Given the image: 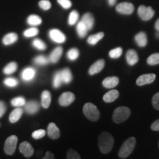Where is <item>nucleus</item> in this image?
Wrapping results in <instances>:
<instances>
[{"mask_svg": "<svg viewBox=\"0 0 159 159\" xmlns=\"http://www.w3.org/2000/svg\"><path fill=\"white\" fill-rule=\"evenodd\" d=\"M114 139L108 132H102L99 135L98 139V144L101 152L107 154L111 152L114 146Z\"/></svg>", "mask_w": 159, "mask_h": 159, "instance_id": "obj_1", "label": "nucleus"}, {"mask_svg": "<svg viewBox=\"0 0 159 159\" xmlns=\"http://www.w3.org/2000/svg\"><path fill=\"white\" fill-rule=\"evenodd\" d=\"M136 141L134 137H130L127 139L125 142L123 143L122 147L119 152V157L120 158H126L132 153L134 151L135 146H136Z\"/></svg>", "mask_w": 159, "mask_h": 159, "instance_id": "obj_2", "label": "nucleus"}, {"mask_svg": "<svg viewBox=\"0 0 159 159\" xmlns=\"http://www.w3.org/2000/svg\"><path fill=\"white\" fill-rule=\"evenodd\" d=\"M130 115V110L128 107H119L115 109V111L113 113L112 119L115 123L119 124L125 122V120L128 119V117Z\"/></svg>", "mask_w": 159, "mask_h": 159, "instance_id": "obj_3", "label": "nucleus"}, {"mask_svg": "<svg viewBox=\"0 0 159 159\" xmlns=\"http://www.w3.org/2000/svg\"><path fill=\"white\" fill-rule=\"evenodd\" d=\"M83 114L89 120L96 122L99 118V111L96 105L91 102L85 103L83 108Z\"/></svg>", "mask_w": 159, "mask_h": 159, "instance_id": "obj_4", "label": "nucleus"}, {"mask_svg": "<svg viewBox=\"0 0 159 159\" xmlns=\"http://www.w3.org/2000/svg\"><path fill=\"white\" fill-rule=\"evenodd\" d=\"M18 144V138L16 136L12 135L6 139L4 146V151L7 155L11 156L15 152Z\"/></svg>", "mask_w": 159, "mask_h": 159, "instance_id": "obj_5", "label": "nucleus"}, {"mask_svg": "<svg viewBox=\"0 0 159 159\" xmlns=\"http://www.w3.org/2000/svg\"><path fill=\"white\" fill-rule=\"evenodd\" d=\"M138 15L143 21H149L154 16L155 11L151 7L141 5L138 9Z\"/></svg>", "mask_w": 159, "mask_h": 159, "instance_id": "obj_6", "label": "nucleus"}, {"mask_svg": "<svg viewBox=\"0 0 159 159\" xmlns=\"http://www.w3.org/2000/svg\"><path fill=\"white\" fill-rule=\"evenodd\" d=\"M49 36L52 41L57 43H64L66 40V35L57 29H52L49 31Z\"/></svg>", "mask_w": 159, "mask_h": 159, "instance_id": "obj_7", "label": "nucleus"}, {"mask_svg": "<svg viewBox=\"0 0 159 159\" xmlns=\"http://www.w3.org/2000/svg\"><path fill=\"white\" fill-rule=\"evenodd\" d=\"M116 11L123 15H130L134 13V6L130 2H122L117 5L116 7Z\"/></svg>", "mask_w": 159, "mask_h": 159, "instance_id": "obj_8", "label": "nucleus"}, {"mask_svg": "<svg viewBox=\"0 0 159 159\" xmlns=\"http://www.w3.org/2000/svg\"><path fill=\"white\" fill-rule=\"evenodd\" d=\"M75 96L73 93L69 92V91H66V92L63 93L59 97L58 102L59 104L61 106L66 107L69 106V105H71V103L75 101Z\"/></svg>", "mask_w": 159, "mask_h": 159, "instance_id": "obj_9", "label": "nucleus"}, {"mask_svg": "<svg viewBox=\"0 0 159 159\" xmlns=\"http://www.w3.org/2000/svg\"><path fill=\"white\" fill-rule=\"evenodd\" d=\"M156 77V75L152 74V73L141 75L136 80V84L139 85V86H142V85L147 84H150V83L154 82Z\"/></svg>", "mask_w": 159, "mask_h": 159, "instance_id": "obj_10", "label": "nucleus"}, {"mask_svg": "<svg viewBox=\"0 0 159 159\" xmlns=\"http://www.w3.org/2000/svg\"><path fill=\"white\" fill-rule=\"evenodd\" d=\"M36 75V70L33 67H27L21 73V77L25 82H30Z\"/></svg>", "mask_w": 159, "mask_h": 159, "instance_id": "obj_11", "label": "nucleus"}, {"mask_svg": "<svg viewBox=\"0 0 159 159\" xmlns=\"http://www.w3.org/2000/svg\"><path fill=\"white\" fill-rule=\"evenodd\" d=\"M19 151L26 158H30L34 153V149L32 147V145L27 142H23L20 144Z\"/></svg>", "mask_w": 159, "mask_h": 159, "instance_id": "obj_12", "label": "nucleus"}, {"mask_svg": "<svg viewBox=\"0 0 159 159\" xmlns=\"http://www.w3.org/2000/svg\"><path fill=\"white\" fill-rule=\"evenodd\" d=\"M25 111L27 114L33 115L36 114L38 111H39L40 105L39 102L35 100H30L28 102L25 103Z\"/></svg>", "mask_w": 159, "mask_h": 159, "instance_id": "obj_13", "label": "nucleus"}, {"mask_svg": "<svg viewBox=\"0 0 159 159\" xmlns=\"http://www.w3.org/2000/svg\"><path fill=\"white\" fill-rule=\"evenodd\" d=\"M63 54V48L61 47H57L53 49L48 57L49 61L52 63H56L61 59Z\"/></svg>", "mask_w": 159, "mask_h": 159, "instance_id": "obj_14", "label": "nucleus"}, {"mask_svg": "<svg viewBox=\"0 0 159 159\" xmlns=\"http://www.w3.org/2000/svg\"><path fill=\"white\" fill-rule=\"evenodd\" d=\"M104 66H105L104 60L102 59L99 60V61H96L94 64L91 66V67L89 68V75H94L98 74L99 72H100V71L102 70L103 68H104Z\"/></svg>", "mask_w": 159, "mask_h": 159, "instance_id": "obj_15", "label": "nucleus"}, {"mask_svg": "<svg viewBox=\"0 0 159 159\" xmlns=\"http://www.w3.org/2000/svg\"><path fill=\"white\" fill-rule=\"evenodd\" d=\"M47 134H48L49 138L52 139H57L61 136L59 128L53 122H51L49 124L48 128H47Z\"/></svg>", "mask_w": 159, "mask_h": 159, "instance_id": "obj_16", "label": "nucleus"}, {"mask_svg": "<svg viewBox=\"0 0 159 159\" xmlns=\"http://www.w3.org/2000/svg\"><path fill=\"white\" fill-rule=\"evenodd\" d=\"M23 109L21 107H16L12 112L10 114L9 121L11 123H16L19 120L23 114Z\"/></svg>", "mask_w": 159, "mask_h": 159, "instance_id": "obj_17", "label": "nucleus"}, {"mask_svg": "<svg viewBox=\"0 0 159 159\" xmlns=\"http://www.w3.org/2000/svg\"><path fill=\"white\" fill-rule=\"evenodd\" d=\"M119 82V80L117 77H108L103 80L102 85L105 88L113 89L116 87Z\"/></svg>", "mask_w": 159, "mask_h": 159, "instance_id": "obj_18", "label": "nucleus"}, {"mask_svg": "<svg viewBox=\"0 0 159 159\" xmlns=\"http://www.w3.org/2000/svg\"><path fill=\"white\" fill-rule=\"evenodd\" d=\"M19 36L16 33H9L6 34L2 39V43L5 46L12 45L16 42Z\"/></svg>", "mask_w": 159, "mask_h": 159, "instance_id": "obj_19", "label": "nucleus"}, {"mask_svg": "<svg viewBox=\"0 0 159 159\" xmlns=\"http://www.w3.org/2000/svg\"><path fill=\"white\" fill-rule=\"evenodd\" d=\"M126 60L129 65L134 66L139 61L138 54L134 49H129L126 53Z\"/></svg>", "mask_w": 159, "mask_h": 159, "instance_id": "obj_20", "label": "nucleus"}, {"mask_svg": "<svg viewBox=\"0 0 159 159\" xmlns=\"http://www.w3.org/2000/svg\"><path fill=\"white\" fill-rule=\"evenodd\" d=\"M81 21L85 24V26L87 27V28L89 30H91L93 28L94 25V18L93 16V15L90 13H86L83 16L82 19Z\"/></svg>", "mask_w": 159, "mask_h": 159, "instance_id": "obj_21", "label": "nucleus"}, {"mask_svg": "<svg viewBox=\"0 0 159 159\" xmlns=\"http://www.w3.org/2000/svg\"><path fill=\"white\" fill-rule=\"evenodd\" d=\"M135 41H136L139 47H144L148 44V36L144 32H140L135 36Z\"/></svg>", "mask_w": 159, "mask_h": 159, "instance_id": "obj_22", "label": "nucleus"}, {"mask_svg": "<svg viewBox=\"0 0 159 159\" xmlns=\"http://www.w3.org/2000/svg\"><path fill=\"white\" fill-rule=\"evenodd\" d=\"M52 97L49 91H43L41 94V105L43 108H48L51 104Z\"/></svg>", "mask_w": 159, "mask_h": 159, "instance_id": "obj_23", "label": "nucleus"}, {"mask_svg": "<svg viewBox=\"0 0 159 159\" xmlns=\"http://www.w3.org/2000/svg\"><path fill=\"white\" fill-rule=\"evenodd\" d=\"M60 74H61V79H62V82L63 83L68 84L72 80V74H71V71L69 68H65L61 70Z\"/></svg>", "mask_w": 159, "mask_h": 159, "instance_id": "obj_24", "label": "nucleus"}, {"mask_svg": "<svg viewBox=\"0 0 159 159\" xmlns=\"http://www.w3.org/2000/svg\"><path fill=\"white\" fill-rule=\"evenodd\" d=\"M119 95V93L118 91L111 90L110 91H108V92L103 96V100H104L105 102H108V103L112 102L118 98Z\"/></svg>", "mask_w": 159, "mask_h": 159, "instance_id": "obj_25", "label": "nucleus"}, {"mask_svg": "<svg viewBox=\"0 0 159 159\" xmlns=\"http://www.w3.org/2000/svg\"><path fill=\"white\" fill-rule=\"evenodd\" d=\"M27 22L29 25L33 26V27H35V26H39L42 23V19L38 15L32 14L29 16L27 19Z\"/></svg>", "mask_w": 159, "mask_h": 159, "instance_id": "obj_26", "label": "nucleus"}, {"mask_svg": "<svg viewBox=\"0 0 159 159\" xmlns=\"http://www.w3.org/2000/svg\"><path fill=\"white\" fill-rule=\"evenodd\" d=\"M77 35H79L80 38H84L85 35H87V33H88V28L85 26L84 23L82 21H80L77 25Z\"/></svg>", "mask_w": 159, "mask_h": 159, "instance_id": "obj_27", "label": "nucleus"}, {"mask_svg": "<svg viewBox=\"0 0 159 159\" xmlns=\"http://www.w3.org/2000/svg\"><path fill=\"white\" fill-rule=\"evenodd\" d=\"M103 37H104V33H103L102 32H99V33H97V34L90 35V36L89 37L88 40H87V42L91 45H95L97 44Z\"/></svg>", "mask_w": 159, "mask_h": 159, "instance_id": "obj_28", "label": "nucleus"}, {"mask_svg": "<svg viewBox=\"0 0 159 159\" xmlns=\"http://www.w3.org/2000/svg\"><path fill=\"white\" fill-rule=\"evenodd\" d=\"M18 65L17 63L14 62V61H12V62L9 63L3 69V73L5 75H10L13 73H14L17 70Z\"/></svg>", "mask_w": 159, "mask_h": 159, "instance_id": "obj_29", "label": "nucleus"}, {"mask_svg": "<svg viewBox=\"0 0 159 159\" xmlns=\"http://www.w3.org/2000/svg\"><path fill=\"white\" fill-rule=\"evenodd\" d=\"M11 103L13 107H16H16H22L25 105L26 100L23 97H16L11 99Z\"/></svg>", "mask_w": 159, "mask_h": 159, "instance_id": "obj_30", "label": "nucleus"}, {"mask_svg": "<svg viewBox=\"0 0 159 159\" xmlns=\"http://www.w3.org/2000/svg\"><path fill=\"white\" fill-rule=\"evenodd\" d=\"M33 47H35V49H39V50H45L47 49V45L43 42L42 40L39 39H35L32 42Z\"/></svg>", "mask_w": 159, "mask_h": 159, "instance_id": "obj_31", "label": "nucleus"}, {"mask_svg": "<svg viewBox=\"0 0 159 159\" xmlns=\"http://www.w3.org/2000/svg\"><path fill=\"white\" fill-rule=\"evenodd\" d=\"M4 84L9 88H15L19 85V81L14 77H7L4 80Z\"/></svg>", "mask_w": 159, "mask_h": 159, "instance_id": "obj_32", "label": "nucleus"}, {"mask_svg": "<svg viewBox=\"0 0 159 159\" xmlns=\"http://www.w3.org/2000/svg\"><path fill=\"white\" fill-rule=\"evenodd\" d=\"M33 62L39 66H44L47 65L49 61L48 57H45L44 55H39L33 59Z\"/></svg>", "mask_w": 159, "mask_h": 159, "instance_id": "obj_33", "label": "nucleus"}, {"mask_svg": "<svg viewBox=\"0 0 159 159\" xmlns=\"http://www.w3.org/2000/svg\"><path fill=\"white\" fill-rule=\"evenodd\" d=\"M39 29L36 28V27H30V28L27 29L24 32L23 35L25 38H32L34 37L35 35H37L39 34Z\"/></svg>", "mask_w": 159, "mask_h": 159, "instance_id": "obj_34", "label": "nucleus"}, {"mask_svg": "<svg viewBox=\"0 0 159 159\" xmlns=\"http://www.w3.org/2000/svg\"><path fill=\"white\" fill-rule=\"evenodd\" d=\"M80 55L79 50L76 48H72L71 49H69L67 52V57H68L69 60L73 61H76V60L78 58Z\"/></svg>", "mask_w": 159, "mask_h": 159, "instance_id": "obj_35", "label": "nucleus"}, {"mask_svg": "<svg viewBox=\"0 0 159 159\" xmlns=\"http://www.w3.org/2000/svg\"><path fill=\"white\" fill-rule=\"evenodd\" d=\"M79 19V13L76 11H71L69 14L68 23L69 25H74L77 22Z\"/></svg>", "mask_w": 159, "mask_h": 159, "instance_id": "obj_36", "label": "nucleus"}, {"mask_svg": "<svg viewBox=\"0 0 159 159\" xmlns=\"http://www.w3.org/2000/svg\"><path fill=\"white\" fill-rule=\"evenodd\" d=\"M147 63L150 66L159 64V53H154L151 55L147 60Z\"/></svg>", "mask_w": 159, "mask_h": 159, "instance_id": "obj_37", "label": "nucleus"}, {"mask_svg": "<svg viewBox=\"0 0 159 159\" xmlns=\"http://www.w3.org/2000/svg\"><path fill=\"white\" fill-rule=\"evenodd\" d=\"M62 83V79H61V74H60V71H58L55 73L54 77H53V87L55 89H58L59 87H61Z\"/></svg>", "mask_w": 159, "mask_h": 159, "instance_id": "obj_38", "label": "nucleus"}, {"mask_svg": "<svg viewBox=\"0 0 159 159\" xmlns=\"http://www.w3.org/2000/svg\"><path fill=\"white\" fill-rule=\"evenodd\" d=\"M122 54V49L121 47H117L114 49H111L109 52V56L111 58H119Z\"/></svg>", "mask_w": 159, "mask_h": 159, "instance_id": "obj_39", "label": "nucleus"}, {"mask_svg": "<svg viewBox=\"0 0 159 159\" xmlns=\"http://www.w3.org/2000/svg\"><path fill=\"white\" fill-rule=\"evenodd\" d=\"M46 135V131L43 129H39V130H35L34 132L32 134V137L34 139H40L44 137Z\"/></svg>", "mask_w": 159, "mask_h": 159, "instance_id": "obj_40", "label": "nucleus"}, {"mask_svg": "<svg viewBox=\"0 0 159 159\" xmlns=\"http://www.w3.org/2000/svg\"><path fill=\"white\" fill-rule=\"evenodd\" d=\"M39 7L43 11H48L51 8L52 5L49 0H41L39 3Z\"/></svg>", "mask_w": 159, "mask_h": 159, "instance_id": "obj_41", "label": "nucleus"}, {"mask_svg": "<svg viewBox=\"0 0 159 159\" xmlns=\"http://www.w3.org/2000/svg\"><path fill=\"white\" fill-rule=\"evenodd\" d=\"M57 2L64 9H69L72 5L70 0H57Z\"/></svg>", "mask_w": 159, "mask_h": 159, "instance_id": "obj_42", "label": "nucleus"}, {"mask_svg": "<svg viewBox=\"0 0 159 159\" xmlns=\"http://www.w3.org/2000/svg\"><path fill=\"white\" fill-rule=\"evenodd\" d=\"M66 158L68 159H80L81 157L77 153L76 151L74 150H69L67 152Z\"/></svg>", "mask_w": 159, "mask_h": 159, "instance_id": "obj_43", "label": "nucleus"}, {"mask_svg": "<svg viewBox=\"0 0 159 159\" xmlns=\"http://www.w3.org/2000/svg\"><path fill=\"white\" fill-rule=\"evenodd\" d=\"M152 106L154 107L155 109L159 111V92L156 93L153 96V97H152Z\"/></svg>", "mask_w": 159, "mask_h": 159, "instance_id": "obj_44", "label": "nucleus"}, {"mask_svg": "<svg viewBox=\"0 0 159 159\" xmlns=\"http://www.w3.org/2000/svg\"><path fill=\"white\" fill-rule=\"evenodd\" d=\"M6 109H7V106H6L5 103L3 101H0V118L2 117L5 114Z\"/></svg>", "mask_w": 159, "mask_h": 159, "instance_id": "obj_45", "label": "nucleus"}, {"mask_svg": "<svg viewBox=\"0 0 159 159\" xmlns=\"http://www.w3.org/2000/svg\"><path fill=\"white\" fill-rule=\"evenodd\" d=\"M151 129L155 131H159V119H157L151 125Z\"/></svg>", "mask_w": 159, "mask_h": 159, "instance_id": "obj_46", "label": "nucleus"}, {"mask_svg": "<svg viewBox=\"0 0 159 159\" xmlns=\"http://www.w3.org/2000/svg\"><path fill=\"white\" fill-rule=\"evenodd\" d=\"M43 158L44 159H53V158H55V156L52 152H51L50 151H48V152H47V153H46L45 156L43 157Z\"/></svg>", "mask_w": 159, "mask_h": 159, "instance_id": "obj_47", "label": "nucleus"}, {"mask_svg": "<svg viewBox=\"0 0 159 159\" xmlns=\"http://www.w3.org/2000/svg\"><path fill=\"white\" fill-rule=\"evenodd\" d=\"M116 2V0H108V4L110 6H114Z\"/></svg>", "mask_w": 159, "mask_h": 159, "instance_id": "obj_48", "label": "nucleus"}, {"mask_svg": "<svg viewBox=\"0 0 159 159\" xmlns=\"http://www.w3.org/2000/svg\"><path fill=\"white\" fill-rule=\"evenodd\" d=\"M155 27H156L157 31H159V19H157L156 22L155 24Z\"/></svg>", "mask_w": 159, "mask_h": 159, "instance_id": "obj_49", "label": "nucleus"}, {"mask_svg": "<svg viewBox=\"0 0 159 159\" xmlns=\"http://www.w3.org/2000/svg\"><path fill=\"white\" fill-rule=\"evenodd\" d=\"M156 37L157 39H159V31H158V33H156Z\"/></svg>", "mask_w": 159, "mask_h": 159, "instance_id": "obj_50", "label": "nucleus"}, {"mask_svg": "<svg viewBox=\"0 0 159 159\" xmlns=\"http://www.w3.org/2000/svg\"><path fill=\"white\" fill-rule=\"evenodd\" d=\"M0 126H1V123H0Z\"/></svg>", "mask_w": 159, "mask_h": 159, "instance_id": "obj_51", "label": "nucleus"}, {"mask_svg": "<svg viewBox=\"0 0 159 159\" xmlns=\"http://www.w3.org/2000/svg\"><path fill=\"white\" fill-rule=\"evenodd\" d=\"M158 147H159V143H158Z\"/></svg>", "mask_w": 159, "mask_h": 159, "instance_id": "obj_52", "label": "nucleus"}]
</instances>
